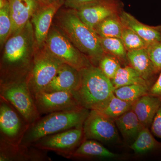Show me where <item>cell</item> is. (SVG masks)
Segmentation results:
<instances>
[{
	"instance_id": "8fae6325",
	"label": "cell",
	"mask_w": 161,
	"mask_h": 161,
	"mask_svg": "<svg viewBox=\"0 0 161 161\" xmlns=\"http://www.w3.org/2000/svg\"><path fill=\"white\" fill-rule=\"evenodd\" d=\"M34 98L41 115L82 108L70 92H42L35 95Z\"/></svg>"
},
{
	"instance_id": "2e32d148",
	"label": "cell",
	"mask_w": 161,
	"mask_h": 161,
	"mask_svg": "<svg viewBox=\"0 0 161 161\" xmlns=\"http://www.w3.org/2000/svg\"><path fill=\"white\" fill-rule=\"evenodd\" d=\"M80 80V70L63 64L43 92H67L73 93L78 88Z\"/></svg>"
},
{
	"instance_id": "484cf974",
	"label": "cell",
	"mask_w": 161,
	"mask_h": 161,
	"mask_svg": "<svg viewBox=\"0 0 161 161\" xmlns=\"http://www.w3.org/2000/svg\"><path fill=\"white\" fill-rule=\"evenodd\" d=\"M12 27L10 6L8 0H0V48L3 49L4 44L10 36Z\"/></svg>"
},
{
	"instance_id": "44dd1931",
	"label": "cell",
	"mask_w": 161,
	"mask_h": 161,
	"mask_svg": "<svg viewBox=\"0 0 161 161\" xmlns=\"http://www.w3.org/2000/svg\"><path fill=\"white\" fill-rule=\"evenodd\" d=\"M114 120L124 138L132 143L144 128L132 110L126 112Z\"/></svg>"
},
{
	"instance_id": "d6a6232c",
	"label": "cell",
	"mask_w": 161,
	"mask_h": 161,
	"mask_svg": "<svg viewBox=\"0 0 161 161\" xmlns=\"http://www.w3.org/2000/svg\"><path fill=\"white\" fill-rule=\"evenodd\" d=\"M150 129L152 134L161 140V105L153 119Z\"/></svg>"
},
{
	"instance_id": "ffe728a7",
	"label": "cell",
	"mask_w": 161,
	"mask_h": 161,
	"mask_svg": "<svg viewBox=\"0 0 161 161\" xmlns=\"http://www.w3.org/2000/svg\"><path fill=\"white\" fill-rule=\"evenodd\" d=\"M127 58L130 66L138 72L141 77L150 85L153 81L155 82L158 75L150 60L147 48L128 52Z\"/></svg>"
},
{
	"instance_id": "cb8c5ba5",
	"label": "cell",
	"mask_w": 161,
	"mask_h": 161,
	"mask_svg": "<svg viewBox=\"0 0 161 161\" xmlns=\"http://www.w3.org/2000/svg\"><path fill=\"white\" fill-rule=\"evenodd\" d=\"M130 148L135 153L144 154L161 149V143L155 139L149 128L144 127L130 145Z\"/></svg>"
},
{
	"instance_id": "7a4b0ae2",
	"label": "cell",
	"mask_w": 161,
	"mask_h": 161,
	"mask_svg": "<svg viewBox=\"0 0 161 161\" xmlns=\"http://www.w3.org/2000/svg\"><path fill=\"white\" fill-rule=\"evenodd\" d=\"M53 23L90 59L93 65L98 66L99 60L106 53L98 35L81 21L76 10L61 7L55 15Z\"/></svg>"
},
{
	"instance_id": "1f68e13d",
	"label": "cell",
	"mask_w": 161,
	"mask_h": 161,
	"mask_svg": "<svg viewBox=\"0 0 161 161\" xmlns=\"http://www.w3.org/2000/svg\"><path fill=\"white\" fill-rule=\"evenodd\" d=\"M97 1L98 0H64V6L67 9L78 10Z\"/></svg>"
},
{
	"instance_id": "277c9868",
	"label": "cell",
	"mask_w": 161,
	"mask_h": 161,
	"mask_svg": "<svg viewBox=\"0 0 161 161\" xmlns=\"http://www.w3.org/2000/svg\"><path fill=\"white\" fill-rule=\"evenodd\" d=\"M90 111L82 108L72 111L54 112L41 117L30 125L21 144L31 146L47 136L83 126Z\"/></svg>"
},
{
	"instance_id": "4fadbf2b",
	"label": "cell",
	"mask_w": 161,
	"mask_h": 161,
	"mask_svg": "<svg viewBox=\"0 0 161 161\" xmlns=\"http://www.w3.org/2000/svg\"><path fill=\"white\" fill-rule=\"evenodd\" d=\"M64 0H58L41 6L32 17L31 21L33 26L37 47L44 44L55 15L64 6Z\"/></svg>"
},
{
	"instance_id": "e575fe53",
	"label": "cell",
	"mask_w": 161,
	"mask_h": 161,
	"mask_svg": "<svg viewBox=\"0 0 161 161\" xmlns=\"http://www.w3.org/2000/svg\"><path fill=\"white\" fill-rule=\"evenodd\" d=\"M38 1L40 2L41 6H45V5L50 4V3L47 0H38Z\"/></svg>"
},
{
	"instance_id": "836d02e7",
	"label": "cell",
	"mask_w": 161,
	"mask_h": 161,
	"mask_svg": "<svg viewBox=\"0 0 161 161\" xmlns=\"http://www.w3.org/2000/svg\"><path fill=\"white\" fill-rule=\"evenodd\" d=\"M149 94L161 99V71L155 82L150 88Z\"/></svg>"
},
{
	"instance_id": "d6986e66",
	"label": "cell",
	"mask_w": 161,
	"mask_h": 161,
	"mask_svg": "<svg viewBox=\"0 0 161 161\" xmlns=\"http://www.w3.org/2000/svg\"><path fill=\"white\" fill-rule=\"evenodd\" d=\"M120 155L111 152L98 141L85 139L70 156V159L116 158Z\"/></svg>"
},
{
	"instance_id": "e0dca14e",
	"label": "cell",
	"mask_w": 161,
	"mask_h": 161,
	"mask_svg": "<svg viewBox=\"0 0 161 161\" xmlns=\"http://www.w3.org/2000/svg\"><path fill=\"white\" fill-rule=\"evenodd\" d=\"M119 16L124 26L135 32L149 45L161 39V25H146L139 21L132 15L124 10L122 12Z\"/></svg>"
},
{
	"instance_id": "f546056e",
	"label": "cell",
	"mask_w": 161,
	"mask_h": 161,
	"mask_svg": "<svg viewBox=\"0 0 161 161\" xmlns=\"http://www.w3.org/2000/svg\"><path fill=\"white\" fill-rule=\"evenodd\" d=\"M98 67L107 78L112 80L121 66L117 58L109 54L105 53L99 60Z\"/></svg>"
},
{
	"instance_id": "7402d4cb",
	"label": "cell",
	"mask_w": 161,
	"mask_h": 161,
	"mask_svg": "<svg viewBox=\"0 0 161 161\" xmlns=\"http://www.w3.org/2000/svg\"><path fill=\"white\" fill-rule=\"evenodd\" d=\"M115 89L131 85H143L151 88V86L131 66L121 67L112 80Z\"/></svg>"
},
{
	"instance_id": "3957f363",
	"label": "cell",
	"mask_w": 161,
	"mask_h": 161,
	"mask_svg": "<svg viewBox=\"0 0 161 161\" xmlns=\"http://www.w3.org/2000/svg\"><path fill=\"white\" fill-rule=\"evenodd\" d=\"M80 71V84L72 94L81 108L90 111H102L114 95L115 88L112 81L95 65Z\"/></svg>"
},
{
	"instance_id": "603a6c76",
	"label": "cell",
	"mask_w": 161,
	"mask_h": 161,
	"mask_svg": "<svg viewBox=\"0 0 161 161\" xmlns=\"http://www.w3.org/2000/svg\"><path fill=\"white\" fill-rule=\"evenodd\" d=\"M119 15L105 19L95 26L93 30L101 37L120 38L124 26Z\"/></svg>"
},
{
	"instance_id": "d590c367",
	"label": "cell",
	"mask_w": 161,
	"mask_h": 161,
	"mask_svg": "<svg viewBox=\"0 0 161 161\" xmlns=\"http://www.w3.org/2000/svg\"><path fill=\"white\" fill-rule=\"evenodd\" d=\"M48 2H49L50 3H53V2H56V1H58V0H47Z\"/></svg>"
},
{
	"instance_id": "83f0119b",
	"label": "cell",
	"mask_w": 161,
	"mask_h": 161,
	"mask_svg": "<svg viewBox=\"0 0 161 161\" xmlns=\"http://www.w3.org/2000/svg\"><path fill=\"white\" fill-rule=\"evenodd\" d=\"M133 103L134 102L122 100L114 94L105 108L100 112L115 119L132 110Z\"/></svg>"
},
{
	"instance_id": "4dcf8cb0",
	"label": "cell",
	"mask_w": 161,
	"mask_h": 161,
	"mask_svg": "<svg viewBox=\"0 0 161 161\" xmlns=\"http://www.w3.org/2000/svg\"><path fill=\"white\" fill-rule=\"evenodd\" d=\"M147 53L158 75L161 71V39L148 45Z\"/></svg>"
},
{
	"instance_id": "4316f807",
	"label": "cell",
	"mask_w": 161,
	"mask_h": 161,
	"mask_svg": "<svg viewBox=\"0 0 161 161\" xmlns=\"http://www.w3.org/2000/svg\"><path fill=\"white\" fill-rule=\"evenodd\" d=\"M150 88L143 85H131L115 89L114 94L122 100L134 102L144 95L149 94Z\"/></svg>"
},
{
	"instance_id": "7c38bea8",
	"label": "cell",
	"mask_w": 161,
	"mask_h": 161,
	"mask_svg": "<svg viewBox=\"0 0 161 161\" xmlns=\"http://www.w3.org/2000/svg\"><path fill=\"white\" fill-rule=\"evenodd\" d=\"M76 11L81 21L93 30L99 22L112 16L119 15L123 10L120 0H98Z\"/></svg>"
},
{
	"instance_id": "d4e9b609",
	"label": "cell",
	"mask_w": 161,
	"mask_h": 161,
	"mask_svg": "<svg viewBox=\"0 0 161 161\" xmlns=\"http://www.w3.org/2000/svg\"><path fill=\"white\" fill-rule=\"evenodd\" d=\"M101 44L106 53L114 56L124 64L129 63L128 52L120 38H106L99 37Z\"/></svg>"
},
{
	"instance_id": "5bb4252c",
	"label": "cell",
	"mask_w": 161,
	"mask_h": 161,
	"mask_svg": "<svg viewBox=\"0 0 161 161\" xmlns=\"http://www.w3.org/2000/svg\"><path fill=\"white\" fill-rule=\"evenodd\" d=\"M47 152L32 146L12 145L0 140V161H51Z\"/></svg>"
},
{
	"instance_id": "8992f818",
	"label": "cell",
	"mask_w": 161,
	"mask_h": 161,
	"mask_svg": "<svg viewBox=\"0 0 161 161\" xmlns=\"http://www.w3.org/2000/svg\"><path fill=\"white\" fill-rule=\"evenodd\" d=\"M0 97L11 104L30 125L41 118L27 78L0 84Z\"/></svg>"
},
{
	"instance_id": "9c48e42d",
	"label": "cell",
	"mask_w": 161,
	"mask_h": 161,
	"mask_svg": "<svg viewBox=\"0 0 161 161\" xmlns=\"http://www.w3.org/2000/svg\"><path fill=\"white\" fill-rule=\"evenodd\" d=\"M30 125L11 104L0 97V140L20 145Z\"/></svg>"
},
{
	"instance_id": "5b68a950",
	"label": "cell",
	"mask_w": 161,
	"mask_h": 161,
	"mask_svg": "<svg viewBox=\"0 0 161 161\" xmlns=\"http://www.w3.org/2000/svg\"><path fill=\"white\" fill-rule=\"evenodd\" d=\"M63 64L51 53L45 44L36 46L32 66L27 78L28 86L33 97L43 92Z\"/></svg>"
},
{
	"instance_id": "ac0fdd59",
	"label": "cell",
	"mask_w": 161,
	"mask_h": 161,
	"mask_svg": "<svg viewBox=\"0 0 161 161\" xmlns=\"http://www.w3.org/2000/svg\"><path fill=\"white\" fill-rule=\"evenodd\" d=\"M161 105V99L148 94L134 102L132 110L144 127L149 128Z\"/></svg>"
},
{
	"instance_id": "6da1fadb",
	"label": "cell",
	"mask_w": 161,
	"mask_h": 161,
	"mask_svg": "<svg viewBox=\"0 0 161 161\" xmlns=\"http://www.w3.org/2000/svg\"><path fill=\"white\" fill-rule=\"evenodd\" d=\"M36 48L34 31L30 20L9 37L1 50L0 84L27 78Z\"/></svg>"
},
{
	"instance_id": "30bf717a",
	"label": "cell",
	"mask_w": 161,
	"mask_h": 161,
	"mask_svg": "<svg viewBox=\"0 0 161 161\" xmlns=\"http://www.w3.org/2000/svg\"><path fill=\"white\" fill-rule=\"evenodd\" d=\"M115 120L98 110H91L83 125L85 139L109 143L118 138Z\"/></svg>"
},
{
	"instance_id": "9a60e30c",
	"label": "cell",
	"mask_w": 161,
	"mask_h": 161,
	"mask_svg": "<svg viewBox=\"0 0 161 161\" xmlns=\"http://www.w3.org/2000/svg\"><path fill=\"white\" fill-rule=\"evenodd\" d=\"M10 6L12 27L10 36L23 28L40 8L38 0H8Z\"/></svg>"
},
{
	"instance_id": "f1b7e54d",
	"label": "cell",
	"mask_w": 161,
	"mask_h": 161,
	"mask_svg": "<svg viewBox=\"0 0 161 161\" xmlns=\"http://www.w3.org/2000/svg\"><path fill=\"white\" fill-rule=\"evenodd\" d=\"M120 39L127 52L147 48L149 44L134 31L124 26Z\"/></svg>"
},
{
	"instance_id": "ba28073f",
	"label": "cell",
	"mask_w": 161,
	"mask_h": 161,
	"mask_svg": "<svg viewBox=\"0 0 161 161\" xmlns=\"http://www.w3.org/2000/svg\"><path fill=\"white\" fill-rule=\"evenodd\" d=\"M85 139L83 126L47 136L31 146L40 150L53 151L68 159Z\"/></svg>"
},
{
	"instance_id": "52a82bcc",
	"label": "cell",
	"mask_w": 161,
	"mask_h": 161,
	"mask_svg": "<svg viewBox=\"0 0 161 161\" xmlns=\"http://www.w3.org/2000/svg\"><path fill=\"white\" fill-rule=\"evenodd\" d=\"M44 44L51 53L62 63L79 70L93 65L90 59L53 23Z\"/></svg>"
}]
</instances>
